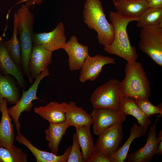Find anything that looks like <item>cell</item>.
<instances>
[{"label":"cell","mask_w":162,"mask_h":162,"mask_svg":"<svg viewBox=\"0 0 162 162\" xmlns=\"http://www.w3.org/2000/svg\"><path fill=\"white\" fill-rule=\"evenodd\" d=\"M70 125L67 121L60 123H50L48 128L44 131L46 140L48 142V146L51 151L57 155L58 147L61 140L66 131Z\"/></svg>","instance_id":"obj_24"},{"label":"cell","mask_w":162,"mask_h":162,"mask_svg":"<svg viewBox=\"0 0 162 162\" xmlns=\"http://www.w3.org/2000/svg\"><path fill=\"white\" fill-rule=\"evenodd\" d=\"M91 114L93 119V132L98 136L111 125L122 123L126 119V116L119 110L108 108H94Z\"/></svg>","instance_id":"obj_10"},{"label":"cell","mask_w":162,"mask_h":162,"mask_svg":"<svg viewBox=\"0 0 162 162\" xmlns=\"http://www.w3.org/2000/svg\"><path fill=\"white\" fill-rule=\"evenodd\" d=\"M138 19L124 17L116 12L110 11L109 19L113 27L114 37L110 45L104 46V50L110 54L115 55L125 59L129 64L134 63L138 56L135 47L132 46L130 43L127 28L129 23L137 21Z\"/></svg>","instance_id":"obj_1"},{"label":"cell","mask_w":162,"mask_h":162,"mask_svg":"<svg viewBox=\"0 0 162 162\" xmlns=\"http://www.w3.org/2000/svg\"><path fill=\"white\" fill-rule=\"evenodd\" d=\"M138 46L155 63L162 66V25L141 28Z\"/></svg>","instance_id":"obj_6"},{"label":"cell","mask_w":162,"mask_h":162,"mask_svg":"<svg viewBox=\"0 0 162 162\" xmlns=\"http://www.w3.org/2000/svg\"><path fill=\"white\" fill-rule=\"evenodd\" d=\"M62 49L67 53L68 65L70 71L80 69L88 54V47L80 44L77 37L72 36Z\"/></svg>","instance_id":"obj_13"},{"label":"cell","mask_w":162,"mask_h":162,"mask_svg":"<svg viewBox=\"0 0 162 162\" xmlns=\"http://www.w3.org/2000/svg\"><path fill=\"white\" fill-rule=\"evenodd\" d=\"M162 154V140H161L155 154L161 155Z\"/></svg>","instance_id":"obj_33"},{"label":"cell","mask_w":162,"mask_h":162,"mask_svg":"<svg viewBox=\"0 0 162 162\" xmlns=\"http://www.w3.org/2000/svg\"><path fill=\"white\" fill-rule=\"evenodd\" d=\"M32 41L33 44L40 45L51 52L62 49L66 43L63 23H58L55 28L50 32L34 33Z\"/></svg>","instance_id":"obj_11"},{"label":"cell","mask_w":162,"mask_h":162,"mask_svg":"<svg viewBox=\"0 0 162 162\" xmlns=\"http://www.w3.org/2000/svg\"><path fill=\"white\" fill-rule=\"evenodd\" d=\"M83 17L88 27L97 32L100 44L104 46L112 43L114 37L113 27L106 20L100 0H85Z\"/></svg>","instance_id":"obj_2"},{"label":"cell","mask_w":162,"mask_h":162,"mask_svg":"<svg viewBox=\"0 0 162 162\" xmlns=\"http://www.w3.org/2000/svg\"><path fill=\"white\" fill-rule=\"evenodd\" d=\"M5 40L0 37V73L4 75H10L16 80L19 88L25 89L26 84L20 67L17 65L8 54L5 45Z\"/></svg>","instance_id":"obj_15"},{"label":"cell","mask_w":162,"mask_h":162,"mask_svg":"<svg viewBox=\"0 0 162 162\" xmlns=\"http://www.w3.org/2000/svg\"><path fill=\"white\" fill-rule=\"evenodd\" d=\"M125 76L120 82L123 96L135 99H148L151 94L150 83L141 64L136 62H127L124 70Z\"/></svg>","instance_id":"obj_3"},{"label":"cell","mask_w":162,"mask_h":162,"mask_svg":"<svg viewBox=\"0 0 162 162\" xmlns=\"http://www.w3.org/2000/svg\"><path fill=\"white\" fill-rule=\"evenodd\" d=\"M16 138L18 142L24 145L31 151L37 162H67L71 149V146H69L62 155H57L37 148L20 132L17 133Z\"/></svg>","instance_id":"obj_17"},{"label":"cell","mask_w":162,"mask_h":162,"mask_svg":"<svg viewBox=\"0 0 162 162\" xmlns=\"http://www.w3.org/2000/svg\"><path fill=\"white\" fill-rule=\"evenodd\" d=\"M52 52L43 46L33 44L29 63V73L33 81L52 63Z\"/></svg>","instance_id":"obj_14"},{"label":"cell","mask_w":162,"mask_h":162,"mask_svg":"<svg viewBox=\"0 0 162 162\" xmlns=\"http://www.w3.org/2000/svg\"><path fill=\"white\" fill-rule=\"evenodd\" d=\"M116 63L114 58L108 56L97 54L92 57L88 55L81 69L79 80L82 83L88 80L93 81L98 77L104 66Z\"/></svg>","instance_id":"obj_12"},{"label":"cell","mask_w":162,"mask_h":162,"mask_svg":"<svg viewBox=\"0 0 162 162\" xmlns=\"http://www.w3.org/2000/svg\"><path fill=\"white\" fill-rule=\"evenodd\" d=\"M148 4L149 8H162V0H151Z\"/></svg>","instance_id":"obj_32"},{"label":"cell","mask_w":162,"mask_h":162,"mask_svg":"<svg viewBox=\"0 0 162 162\" xmlns=\"http://www.w3.org/2000/svg\"><path fill=\"white\" fill-rule=\"evenodd\" d=\"M135 100L137 106L149 118L151 116L155 114L162 116L161 103L156 106L153 105L148 99H136Z\"/></svg>","instance_id":"obj_29"},{"label":"cell","mask_w":162,"mask_h":162,"mask_svg":"<svg viewBox=\"0 0 162 162\" xmlns=\"http://www.w3.org/2000/svg\"><path fill=\"white\" fill-rule=\"evenodd\" d=\"M89 162H110V161L108 156L101 150L96 148L93 156Z\"/></svg>","instance_id":"obj_31"},{"label":"cell","mask_w":162,"mask_h":162,"mask_svg":"<svg viewBox=\"0 0 162 162\" xmlns=\"http://www.w3.org/2000/svg\"><path fill=\"white\" fill-rule=\"evenodd\" d=\"M130 136L123 146L119 148L113 154L108 157L110 162H123L126 160L130 146L136 138L145 136L143 128L136 123L132 125L130 131Z\"/></svg>","instance_id":"obj_25"},{"label":"cell","mask_w":162,"mask_h":162,"mask_svg":"<svg viewBox=\"0 0 162 162\" xmlns=\"http://www.w3.org/2000/svg\"><path fill=\"white\" fill-rule=\"evenodd\" d=\"M66 120L70 126H82L92 124L93 119L91 114H88L82 107H78L74 102L70 101L65 107Z\"/></svg>","instance_id":"obj_21"},{"label":"cell","mask_w":162,"mask_h":162,"mask_svg":"<svg viewBox=\"0 0 162 162\" xmlns=\"http://www.w3.org/2000/svg\"><path fill=\"white\" fill-rule=\"evenodd\" d=\"M42 0H34L35 3L37 4H40L42 2Z\"/></svg>","instance_id":"obj_34"},{"label":"cell","mask_w":162,"mask_h":162,"mask_svg":"<svg viewBox=\"0 0 162 162\" xmlns=\"http://www.w3.org/2000/svg\"><path fill=\"white\" fill-rule=\"evenodd\" d=\"M113 4L120 15L126 17L139 18L149 7L144 0H124L115 1Z\"/></svg>","instance_id":"obj_20"},{"label":"cell","mask_w":162,"mask_h":162,"mask_svg":"<svg viewBox=\"0 0 162 162\" xmlns=\"http://www.w3.org/2000/svg\"><path fill=\"white\" fill-rule=\"evenodd\" d=\"M112 0L113 1V2H114V0Z\"/></svg>","instance_id":"obj_37"},{"label":"cell","mask_w":162,"mask_h":162,"mask_svg":"<svg viewBox=\"0 0 162 162\" xmlns=\"http://www.w3.org/2000/svg\"><path fill=\"white\" fill-rule=\"evenodd\" d=\"M73 144L67 162H85L80 149V145L76 132L74 134Z\"/></svg>","instance_id":"obj_30"},{"label":"cell","mask_w":162,"mask_h":162,"mask_svg":"<svg viewBox=\"0 0 162 162\" xmlns=\"http://www.w3.org/2000/svg\"><path fill=\"white\" fill-rule=\"evenodd\" d=\"M146 2H149L151 0H144Z\"/></svg>","instance_id":"obj_36"},{"label":"cell","mask_w":162,"mask_h":162,"mask_svg":"<svg viewBox=\"0 0 162 162\" xmlns=\"http://www.w3.org/2000/svg\"><path fill=\"white\" fill-rule=\"evenodd\" d=\"M20 98L19 87L15 79L10 75L0 73V103L6 98L9 104H15Z\"/></svg>","instance_id":"obj_22"},{"label":"cell","mask_w":162,"mask_h":162,"mask_svg":"<svg viewBox=\"0 0 162 162\" xmlns=\"http://www.w3.org/2000/svg\"><path fill=\"white\" fill-rule=\"evenodd\" d=\"M137 26L141 28L145 26L162 25V8H149L139 17Z\"/></svg>","instance_id":"obj_27"},{"label":"cell","mask_w":162,"mask_h":162,"mask_svg":"<svg viewBox=\"0 0 162 162\" xmlns=\"http://www.w3.org/2000/svg\"><path fill=\"white\" fill-rule=\"evenodd\" d=\"M122 0H114V2H113V3H114L115 1H122Z\"/></svg>","instance_id":"obj_35"},{"label":"cell","mask_w":162,"mask_h":162,"mask_svg":"<svg viewBox=\"0 0 162 162\" xmlns=\"http://www.w3.org/2000/svg\"><path fill=\"white\" fill-rule=\"evenodd\" d=\"M17 22L16 14L15 12L13 35L10 39L5 41L4 44L6 50L11 59L17 65L20 67L21 50L20 40L17 37Z\"/></svg>","instance_id":"obj_26"},{"label":"cell","mask_w":162,"mask_h":162,"mask_svg":"<svg viewBox=\"0 0 162 162\" xmlns=\"http://www.w3.org/2000/svg\"><path fill=\"white\" fill-rule=\"evenodd\" d=\"M162 116L158 115L152 125L149 127L147 135L146 143L136 151L128 154L126 159L128 162H149L155 154L158 145L162 140V130L159 132L157 137L156 125L159 118Z\"/></svg>","instance_id":"obj_8"},{"label":"cell","mask_w":162,"mask_h":162,"mask_svg":"<svg viewBox=\"0 0 162 162\" xmlns=\"http://www.w3.org/2000/svg\"><path fill=\"white\" fill-rule=\"evenodd\" d=\"M91 124L75 127L79 144L85 162H89L96 150L92 134Z\"/></svg>","instance_id":"obj_23"},{"label":"cell","mask_w":162,"mask_h":162,"mask_svg":"<svg viewBox=\"0 0 162 162\" xmlns=\"http://www.w3.org/2000/svg\"><path fill=\"white\" fill-rule=\"evenodd\" d=\"M67 103L51 101L44 106L35 107L34 110L49 123H62L66 119L65 107Z\"/></svg>","instance_id":"obj_18"},{"label":"cell","mask_w":162,"mask_h":162,"mask_svg":"<svg viewBox=\"0 0 162 162\" xmlns=\"http://www.w3.org/2000/svg\"><path fill=\"white\" fill-rule=\"evenodd\" d=\"M123 96L120 81L111 79L95 89L91 95L90 101L93 108H105L119 110Z\"/></svg>","instance_id":"obj_5"},{"label":"cell","mask_w":162,"mask_h":162,"mask_svg":"<svg viewBox=\"0 0 162 162\" xmlns=\"http://www.w3.org/2000/svg\"><path fill=\"white\" fill-rule=\"evenodd\" d=\"M118 110L125 116L130 115L135 118L146 133L151 122L137 106L134 99L123 96Z\"/></svg>","instance_id":"obj_19"},{"label":"cell","mask_w":162,"mask_h":162,"mask_svg":"<svg viewBox=\"0 0 162 162\" xmlns=\"http://www.w3.org/2000/svg\"><path fill=\"white\" fill-rule=\"evenodd\" d=\"M94 146L109 157L114 154L119 148L123 138L122 125L117 123L104 130L99 135Z\"/></svg>","instance_id":"obj_9"},{"label":"cell","mask_w":162,"mask_h":162,"mask_svg":"<svg viewBox=\"0 0 162 162\" xmlns=\"http://www.w3.org/2000/svg\"><path fill=\"white\" fill-rule=\"evenodd\" d=\"M8 101L4 98L0 103L2 118L0 122V146L10 149L14 145L15 133L14 124L8 112Z\"/></svg>","instance_id":"obj_16"},{"label":"cell","mask_w":162,"mask_h":162,"mask_svg":"<svg viewBox=\"0 0 162 162\" xmlns=\"http://www.w3.org/2000/svg\"><path fill=\"white\" fill-rule=\"evenodd\" d=\"M50 74L49 70L47 68L38 75L28 90L22 89V95L18 101L14 106L8 109V113L15 124L17 133L20 132L21 124L19 122V118L21 113L25 111L28 112L31 110L33 100H38L43 101L37 96L38 89L41 80Z\"/></svg>","instance_id":"obj_7"},{"label":"cell","mask_w":162,"mask_h":162,"mask_svg":"<svg viewBox=\"0 0 162 162\" xmlns=\"http://www.w3.org/2000/svg\"><path fill=\"white\" fill-rule=\"evenodd\" d=\"M27 155L14 145L10 149L0 146V162H26Z\"/></svg>","instance_id":"obj_28"},{"label":"cell","mask_w":162,"mask_h":162,"mask_svg":"<svg viewBox=\"0 0 162 162\" xmlns=\"http://www.w3.org/2000/svg\"><path fill=\"white\" fill-rule=\"evenodd\" d=\"M16 14L21 50L20 67L24 75L30 80L29 63L33 46L34 15L30 11L28 6L24 4L19 9Z\"/></svg>","instance_id":"obj_4"}]
</instances>
